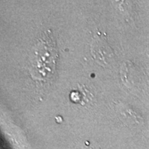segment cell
<instances>
[{"mask_svg": "<svg viewBox=\"0 0 149 149\" xmlns=\"http://www.w3.org/2000/svg\"><path fill=\"white\" fill-rule=\"evenodd\" d=\"M53 48L52 47L47 48L46 46L42 47V44H41L40 46H38L35 49V55L36 59H35L34 68H35V73L37 76L40 75L41 77H46L48 78L53 73V70L47 66V64H49L50 66L53 68V60L46 59V58H53Z\"/></svg>", "mask_w": 149, "mask_h": 149, "instance_id": "1", "label": "cell"}]
</instances>
